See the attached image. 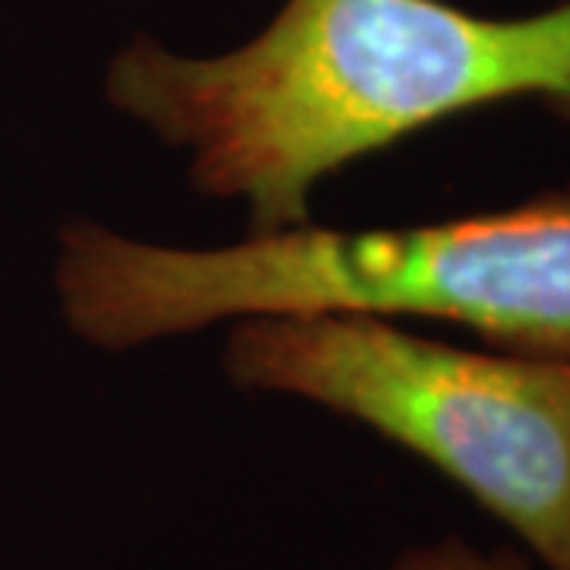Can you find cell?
Here are the masks:
<instances>
[{"label":"cell","instance_id":"cell-4","mask_svg":"<svg viewBox=\"0 0 570 570\" xmlns=\"http://www.w3.org/2000/svg\"><path fill=\"white\" fill-rule=\"evenodd\" d=\"M393 570H530L527 558L513 549H498L491 554L475 551L460 539H448L441 546L406 551Z\"/></svg>","mask_w":570,"mask_h":570},{"label":"cell","instance_id":"cell-1","mask_svg":"<svg viewBox=\"0 0 570 570\" xmlns=\"http://www.w3.org/2000/svg\"><path fill=\"white\" fill-rule=\"evenodd\" d=\"M108 99L187 146L194 187L245 197L269 235L307 225L324 175L463 111L539 99L570 121V0L520 20L444 0H288L219 58L134 39Z\"/></svg>","mask_w":570,"mask_h":570},{"label":"cell","instance_id":"cell-3","mask_svg":"<svg viewBox=\"0 0 570 570\" xmlns=\"http://www.w3.org/2000/svg\"><path fill=\"white\" fill-rule=\"evenodd\" d=\"M225 367L374 428L570 570L568 358L453 348L374 314H269L232 330Z\"/></svg>","mask_w":570,"mask_h":570},{"label":"cell","instance_id":"cell-2","mask_svg":"<svg viewBox=\"0 0 570 570\" xmlns=\"http://www.w3.org/2000/svg\"><path fill=\"white\" fill-rule=\"evenodd\" d=\"M58 288L86 343L127 348L225 317H428L510 355L570 362V190L415 228H283L178 250L92 223L61 235Z\"/></svg>","mask_w":570,"mask_h":570}]
</instances>
